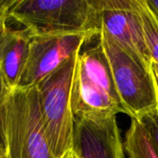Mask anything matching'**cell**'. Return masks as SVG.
Segmentation results:
<instances>
[{"label":"cell","instance_id":"6da1fadb","mask_svg":"<svg viewBox=\"0 0 158 158\" xmlns=\"http://www.w3.org/2000/svg\"><path fill=\"white\" fill-rule=\"evenodd\" d=\"M6 18L31 37L85 33L94 38L102 31L99 0H7Z\"/></svg>","mask_w":158,"mask_h":158},{"label":"cell","instance_id":"5bb4252c","mask_svg":"<svg viewBox=\"0 0 158 158\" xmlns=\"http://www.w3.org/2000/svg\"><path fill=\"white\" fill-rule=\"evenodd\" d=\"M8 90H6V88L5 87L4 83H3V81L0 77V103H1V100L3 99L5 94L7 92ZM0 151H2L4 153V149H3V145H2V143H1V139H0Z\"/></svg>","mask_w":158,"mask_h":158},{"label":"cell","instance_id":"277c9868","mask_svg":"<svg viewBox=\"0 0 158 158\" xmlns=\"http://www.w3.org/2000/svg\"><path fill=\"white\" fill-rule=\"evenodd\" d=\"M126 115L140 120L158 109V84L152 66L104 31L99 35Z\"/></svg>","mask_w":158,"mask_h":158},{"label":"cell","instance_id":"3957f363","mask_svg":"<svg viewBox=\"0 0 158 158\" xmlns=\"http://www.w3.org/2000/svg\"><path fill=\"white\" fill-rule=\"evenodd\" d=\"M70 105L74 118L101 114H126L99 39L95 45L79 53L71 85Z\"/></svg>","mask_w":158,"mask_h":158},{"label":"cell","instance_id":"2e32d148","mask_svg":"<svg viewBox=\"0 0 158 158\" xmlns=\"http://www.w3.org/2000/svg\"><path fill=\"white\" fill-rule=\"evenodd\" d=\"M151 66H152V69H153V71H154V74L156 76V79L158 84V63L155 62V61H152Z\"/></svg>","mask_w":158,"mask_h":158},{"label":"cell","instance_id":"52a82bcc","mask_svg":"<svg viewBox=\"0 0 158 158\" xmlns=\"http://www.w3.org/2000/svg\"><path fill=\"white\" fill-rule=\"evenodd\" d=\"M115 114L75 118L72 153L75 158H125Z\"/></svg>","mask_w":158,"mask_h":158},{"label":"cell","instance_id":"e0dca14e","mask_svg":"<svg viewBox=\"0 0 158 158\" xmlns=\"http://www.w3.org/2000/svg\"><path fill=\"white\" fill-rule=\"evenodd\" d=\"M64 158H75V156H74V155H73V153L71 152V153H69L66 157H64Z\"/></svg>","mask_w":158,"mask_h":158},{"label":"cell","instance_id":"ac0fdd59","mask_svg":"<svg viewBox=\"0 0 158 158\" xmlns=\"http://www.w3.org/2000/svg\"><path fill=\"white\" fill-rule=\"evenodd\" d=\"M5 157V155L2 151H0V158H4Z\"/></svg>","mask_w":158,"mask_h":158},{"label":"cell","instance_id":"7a4b0ae2","mask_svg":"<svg viewBox=\"0 0 158 158\" xmlns=\"http://www.w3.org/2000/svg\"><path fill=\"white\" fill-rule=\"evenodd\" d=\"M0 139L6 158H56L44 133L36 86L15 87L5 94Z\"/></svg>","mask_w":158,"mask_h":158},{"label":"cell","instance_id":"ba28073f","mask_svg":"<svg viewBox=\"0 0 158 158\" xmlns=\"http://www.w3.org/2000/svg\"><path fill=\"white\" fill-rule=\"evenodd\" d=\"M102 31L151 66L138 0H99Z\"/></svg>","mask_w":158,"mask_h":158},{"label":"cell","instance_id":"4fadbf2b","mask_svg":"<svg viewBox=\"0 0 158 158\" xmlns=\"http://www.w3.org/2000/svg\"><path fill=\"white\" fill-rule=\"evenodd\" d=\"M6 6H7V0H0V25L7 20Z\"/></svg>","mask_w":158,"mask_h":158},{"label":"cell","instance_id":"5b68a950","mask_svg":"<svg viewBox=\"0 0 158 158\" xmlns=\"http://www.w3.org/2000/svg\"><path fill=\"white\" fill-rule=\"evenodd\" d=\"M79 53L36 85L44 133L56 158L66 157L72 152L75 118L70 94Z\"/></svg>","mask_w":158,"mask_h":158},{"label":"cell","instance_id":"8992f818","mask_svg":"<svg viewBox=\"0 0 158 158\" xmlns=\"http://www.w3.org/2000/svg\"><path fill=\"white\" fill-rule=\"evenodd\" d=\"M93 39L85 33L31 37L27 59L17 87L36 86Z\"/></svg>","mask_w":158,"mask_h":158},{"label":"cell","instance_id":"30bf717a","mask_svg":"<svg viewBox=\"0 0 158 158\" xmlns=\"http://www.w3.org/2000/svg\"><path fill=\"white\" fill-rule=\"evenodd\" d=\"M123 144L128 158H158L145 128L138 119L131 118Z\"/></svg>","mask_w":158,"mask_h":158},{"label":"cell","instance_id":"9c48e42d","mask_svg":"<svg viewBox=\"0 0 158 158\" xmlns=\"http://www.w3.org/2000/svg\"><path fill=\"white\" fill-rule=\"evenodd\" d=\"M31 37L23 29L0 25V77L6 90L18 86Z\"/></svg>","mask_w":158,"mask_h":158},{"label":"cell","instance_id":"d6986e66","mask_svg":"<svg viewBox=\"0 0 158 158\" xmlns=\"http://www.w3.org/2000/svg\"><path fill=\"white\" fill-rule=\"evenodd\" d=\"M4 158H6V157H4Z\"/></svg>","mask_w":158,"mask_h":158},{"label":"cell","instance_id":"7c38bea8","mask_svg":"<svg viewBox=\"0 0 158 158\" xmlns=\"http://www.w3.org/2000/svg\"><path fill=\"white\" fill-rule=\"evenodd\" d=\"M145 128L154 149L158 155V109L144 116L139 120Z\"/></svg>","mask_w":158,"mask_h":158},{"label":"cell","instance_id":"8fae6325","mask_svg":"<svg viewBox=\"0 0 158 158\" xmlns=\"http://www.w3.org/2000/svg\"><path fill=\"white\" fill-rule=\"evenodd\" d=\"M145 42L152 61L158 63V19L150 8L147 0H138Z\"/></svg>","mask_w":158,"mask_h":158},{"label":"cell","instance_id":"9a60e30c","mask_svg":"<svg viewBox=\"0 0 158 158\" xmlns=\"http://www.w3.org/2000/svg\"><path fill=\"white\" fill-rule=\"evenodd\" d=\"M147 3L158 19V0H147Z\"/></svg>","mask_w":158,"mask_h":158}]
</instances>
